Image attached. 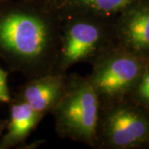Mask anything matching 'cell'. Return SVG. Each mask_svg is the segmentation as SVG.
Wrapping results in <instances>:
<instances>
[{"label":"cell","instance_id":"cell-6","mask_svg":"<svg viewBox=\"0 0 149 149\" xmlns=\"http://www.w3.org/2000/svg\"><path fill=\"white\" fill-rule=\"evenodd\" d=\"M67 75L68 73H49L28 79L21 86L17 100L45 117L52 113L64 95Z\"/></svg>","mask_w":149,"mask_h":149},{"label":"cell","instance_id":"cell-9","mask_svg":"<svg viewBox=\"0 0 149 149\" xmlns=\"http://www.w3.org/2000/svg\"><path fill=\"white\" fill-rule=\"evenodd\" d=\"M133 0H56L47 7L61 19L73 14L109 17L124 11Z\"/></svg>","mask_w":149,"mask_h":149},{"label":"cell","instance_id":"cell-12","mask_svg":"<svg viewBox=\"0 0 149 149\" xmlns=\"http://www.w3.org/2000/svg\"><path fill=\"white\" fill-rule=\"evenodd\" d=\"M3 126H4V124L0 121V132L2 131V129H3Z\"/></svg>","mask_w":149,"mask_h":149},{"label":"cell","instance_id":"cell-3","mask_svg":"<svg viewBox=\"0 0 149 149\" xmlns=\"http://www.w3.org/2000/svg\"><path fill=\"white\" fill-rule=\"evenodd\" d=\"M61 40L54 73L66 74L79 63H92L113 47L109 17L73 14L61 19Z\"/></svg>","mask_w":149,"mask_h":149},{"label":"cell","instance_id":"cell-10","mask_svg":"<svg viewBox=\"0 0 149 149\" xmlns=\"http://www.w3.org/2000/svg\"><path fill=\"white\" fill-rule=\"evenodd\" d=\"M135 95L142 103L149 104V65L144 70L136 86Z\"/></svg>","mask_w":149,"mask_h":149},{"label":"cell","instance_id":"cell-2","mask_svg":"<svg viewBox=\"0 0 149 149\" xmlns=\"http://www.w3.org/2000/svg\"><path fill=\"white\" fill-rule=\"evenodd\" d=\"M100 100L88 75L68 74L63 96L50 114L59 137L95 148Z\"/></svg>","mask_w":149,"mask_h":149},{"label":"cell","instance_id":"cell-5","mask_svg":"<svg viewBox=\"0 0 149 149\" xmlns=\"http://www.w3.org/2000/svg\"><path fill=\"white\" fill-rule=\"evenodd\" d=\"M149 140V119L139 109L117 101L100 104L95 148H128Z\"/></svg>","mask_w":149,"mask_h":149},{"label":"cell","instance_id":"cell-4","mask_svg":"<svg viewBox=\"0 0 149 149\" xmlns=\"http://www.w3.org/2000/svg\"><path fill=\"white\" fill-rule=\"evenodd\" d=\"M88 78L100 104L118 101L134 89L147 67L140 56L112 47L92 63Z\"/></svg>","mask_w":149,"mask_h":149},{"label":"cell","instance_id":"cell-7","mask_svg":"<svg viewBox=\"0 0 149 149\" xmlns=\"http://www.w3.org/2000/svg\"><path fill=\"white\" fill-rule=\"evenodd\" d=\"M114 34L118 36L124 49L139 56L149 52V8L125 13Z\"/></svg>","mask_w":149,"mask_h":149},{"label":"cell","instance_id":"cell-1","mask_svg":"<svg viewBox=\"0 0 149 149\" xmlns=\"http://www.w3.org/2000/svg\"><path fill=\"white\" fill-rule=\"evenodd\" d=\"M61 27L53 11L31 2L1 13L0 52L27 80L54 73Z\"/></svg>","mask_w":149,"mask_h":149},{"label":"cell","instance_id":"cell-13","mask_svg":"<svg viewBox=\"0 0 149 149\" xmlns=\"http://www.w3.org/2000/svg\"><path fill=\"white\" fill-rule=\"evenodd\" d=\"M30 1H32V0H28V2H30ZM36 1V0H35Z\"/></svg>","mask_w":149,"mask_h":149},{"label":"cell","instance_id":"cell-11","mask_svg":"<svg viewBox=\"0 0 149 149\" xmlns=\"http://www.w3.org/2000/svg\"><path fill=\"white\" fill-rule=\"evenodd\" d=\"M11 101V95L8 85V74L0 67V102L8 103Z\"/></svg>","mask_w":149,"mask_h":149},{"label":"cell","instance_id":"cell-8","mask_svg":"<svg viewBox=\"0 0 149 149\" xmlns=\"http://www.w3.org/2000/svg\"><path fill=\"white\" fill-rule=\"evenodd\" d=\"M43 118L26 103L16 100L11 105L8 132L1 140L0 148H8L24 143Z\"/></svg>","mask_w":149,"mask_h":149}]
</instances>
